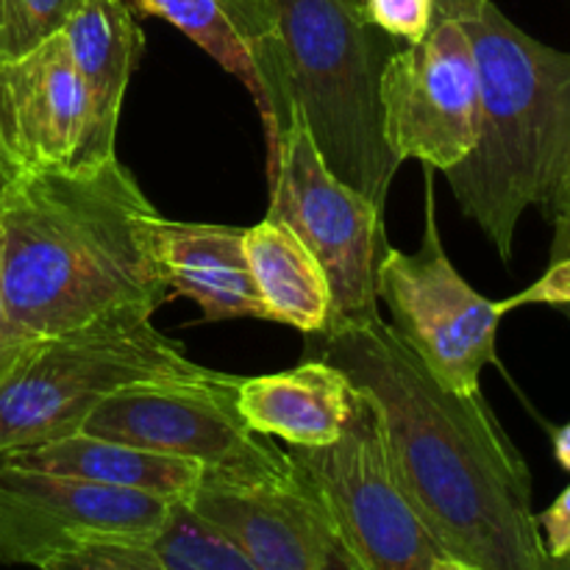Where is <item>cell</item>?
Masks as SVG:
<instances>
[{
    "mask_svg": "<svg viewBox=\"0 0 570 570\" xmlns=\"http://www.w3.org/2000/svg\"><path fill=\"white\" fill-rule=\"evenodd\" d=\"M382 421L390 468L434 543L479 570H546L532 473L482 393H451L382 312L306 337Z\"/></svg>",
    "mask_w": 570,
    "mask_h": 570,
    "instance_id": "obj_1",
    "label": "cell"
},
{
    "mask_svg": "<svg viewBox=\"0 0 570 570\" xmlns=\"http://www.w3.org/2000/svg\"><path fill=\"white\" fill-rule=\"evenodd\" d=\"M161 215L120 159L83 173H11L0 189V282L22 337L70 332L167 298Z\"/></svg>",
    "mask_w": 570,
    "mask_h": 570,
    "instance_id": "obj_2",
    "label": "cell"
},
{
    "mask_svg": "<svg viewBox=\"0 0 570 570\" xmlns=\"http://www.w3.org/2000/svg\"><path fill=\"white\" fill-rule=\"evenodd\" d=\"M460 22L476 56L479 137L443 176L510 262L523 212L543 206L570 170V53L529 37L493 0Z\"/></svg>",
    "mask_w": 570,
    "mask_h": 570,
    "instance_id": "obj_3",
    "label": "cell"
},
{
    "mask_svg": "<svg viewBox=\"0 0 570 570\" xmlns=\"http://www.w3.org/2000/svg\"><path fill=\"white\" fill-rule=\"evenodd\" d=\"M267 6L276 22V115L267 167L298 115L328 170L384 206L401 165L384 139L379 87L399 42L371 26L354 0H267Z\"/></svg>",
    "mask_w": 570,
    "mask_h": 570,
    "instance_id": "obj_4",
    "label": "cell"
},
{
    "mask_svg": "<svg viewBox=\"0 0 570 570\" xmlns=\"http://www.w3.org/2000/svg\"><path fill=\"white\" fill-rule=\"evenodd\" d=\"M150 306H120L70 332L33 337L0 367V454L81 432L100 401L156 379L209 367L154 326Z\"/></svg>",
    "mask_w": 570,
    "mask_h": 570,
    "instance_id": "obj_5",
    "label": "cell"
},
{
    "mask_svg": "<svg viewBox=\"0 0 570 570\" xmlns=\"http://www.w3.org/2000/svg\"><path fill=\"white\" fill-rule=\"evenodd\" d=\"M234 401L237 376L220 371L198 379L137 382L100 401L81 432L200 462L206 476L217 479L293 473L287 451L250 432Z\"/></svg>",
    "mask_w": 570,
    "mask_h": 570,
    "instance_id": "obj_6",
    "label": "cell"
},
{
    "mask_svg": "<svg viewBox=\"0 0 570 570\" xmlns=\"http://www.w3.org/2000/svg\"><path fill=\"white\" fill-rule=\"evenodd\" d=\"M379 301L387 304L395 337L429 376L451 393H482V371L495 362L504 317L499 301L471 287L445 254L434 212V170L426 167V228L415 254L390 245L379 267Z\"/></svg>",
    "mask_w": 570,
    "mask_h": 570,
    "instance_id": "obj_7",
    "label": "cell"
},
{
    "mask_svg": "<svg viewBox=\"0 0 570 570\" xmlns=\"http://www.w3.org/2000/svg\"><path fill=\"white\" fill-rule=\"evenodd\" d=\"M271 209L315 254L332 289L334 321L360 323L379 312V267L390 250L384 206L328 170L309 131L293 115L267 167Z\"/></svg>",
    "mask_w": 570,
    "mask_h": 570,
    "instance_id": "obj_8",
    "label": "cell"
},
{
    "mask_svg": "<svg viewBox=\"0 0 570 570\" xmlns=\"http://www.w3.org/2000/svg\"><path fill=\"white\" fill-rule=\"evenodd\" d=\"M287 454L321 495L356 570H432L445 557L395 482L382 421L360 393L340 440Z\"/></svg>",
    "mask_w": 570,
    "mask_h": 570,
    "instance_id": "obj_9",
    "label": "cell"
},
{
    "mask_svg": "<svg viewBox=\"0 0 570 570\" xmlns=\"http://www.w3.org/2000/svg\"><path fill=\"white\" fill-rule=\"evenodd\" d=\"M170 499L33 471L0 456V562L42 570L89 546H145Z\"/></svg>",
    "mask_w": 570,
    "mask_h": 570,
    "instance_id": "obj_10",
    "label": "cell"
},
{
    "mask_svg": "<svg viewBox=\"0 0 570 570\" xmlns=\"http://www.w3.org/2000/svg\"><path fill=\"white\" fill-rule=\"evenodd\" d=\"M117 126L70 59L61 33L0 59V154L11 173H83L115 159Z\"/></svg>",
    "mask_w": 570,
    "mask_h": 570,
    "instance_id": "obj_11",
    "label": "cell"
},
{
    "mask_svg": "<svg viewBox=\"0 0 570 570\" xmlns=\"http://www.w3.org/2000/svg\"><path fill=\"white\" fill-rule=\"evenodd\" d=\"M382 122L395 161L451 170L479 137V70L460 20L438 17L417 42L399 45L382 70Z\"/></svg>",
    "mask_w": 570,
    "mask_h": 570,
    "instance_id": "obj_12",
    "label": "cell"
},
{
    "mask_svg": "<svg viewBox=\"0 0 570 570\" xmlns=\"http://www.w3.org/2000/svg\"><path fill=\"white\" fill-rule=\"evenodd\" d=\"M187 501L220 527L256 570H332L343 551L321 495L298 468L267 479L206 476Z\"/></svg>",
    "mask_w": 570,
    "mask_h": 570,
    "instance_id": "obj_13",
    "label": "cell"
},
{
    "mask_svg": "<svg viewBox=\"0 0 570 570\" xmlns=\"http://www.w3.org/2000/svg\"><path fill=\"white\" fill-rule=\"evenodd\" d=\"M234 404L250 432L284 440L289 449H321L345 432L356 390L334 365L304 356L289 371L237 376Z\"/></svg>",
    "mask_w": 570,
    "mask_h": 570,
    "instance_id": "obj_14",
    "label": "cell"
},
{
    "mask_svg": "<svg viewBox=\"0 0 570 570\" xmlns=\"http://www.w3.org/2000/svg\"><path fill=\"white\" fill-rule=\"evenodd\" d=\"M156 254L170 295H184L200 306V323L262 317L256 284L245 259V228L215 223H156Z\"/></svg>",
    "mask_w": 570,
    "mask_h": 570,
    "instance_id": "obj_15",
    "label": "cell"
},
{
    "mask_svg": "<svg viewBox=\"0 0 570 570\" xmlns=\"http://www.w3.org/2000/svg\"><path fill=\"white\" fill-rule=\"evenodd\" d=\"M0 456L22 468H33V471L59 473V476L109 484V488L120 490H137V493L161 495L170 501L189 499L206 479V468L200 462L156 454V451L92 438L83 432Z\"/></svg>",
    "mask_w": 570,
    "mask_h": 570,
    "instance_id": "obj_16",
    "label": "cell"
},
{
    "mask_svg": "<svg viewBox=\"0 0 570 570\" xmlns=\"http://www.w3.org/2000/svg\"><path fill=\"white\" fill-rule=\"evenodd\" d=\"M245 259L267 321L284 323L304 337L332 328L334 309L326 273L287 223L267 215L245 228Z\"/></svg>",
    "mask_w": 570,
    "mask_h": 570,
    "instance_id": "obj_17",
    "label": "cell"
},
{
    "mask_svg": "<svg viewBox=\"0 0 570 570\" xmlns=\"http://www.w3.org/2000/svg\"><path fill=\"white\" fill-rule=\"evenodd\" d=\"M137 14L159 17L204 48L223 70L237 76L262 106L256 61L276 42L267 0H128Z\"/></svg>",
    "mask_w": 570,
    "mask_h": 570,
    "instance_id": "obj_18",
    "label": "cell"
},
{
    "mask_svg": "<svg viewBox=\"0 0 570 570\" xmlns=\"http://www.w3.org/2000/svg\"><path fill=\"white\" fill-rule=\"evenodd\" d=\"M70 59L109 122H120L122 98L145 50V33L128 0H83L61 28Z\"/></svg>",
    "mask_w": 570,
    "mask_h": 570,
    "instance_id": "obj_19",
    "label": "cell"
},
{
    "mask_svg": "<svg viewBox=\"0 0 570 570\" xmlns=\"http://www.w3.org/2000/svg\"><path fill=\"white\" fill-rule=\"evenodd\" d=\"M145 549L165 570H256L248 554L187 499L170 501Z\"/></svg>",
    "mask_w": 570,
    "mask_h": 570,
    "instance_id": "obj_20",
    "label": "cell"
},
{
    "mask_svg": "<svg viewBox=\"0 0 570 570\" xmlns=\"http://www.w3.org/2000/svg\"><path fill=\"white\" fill-rule=\"evenodd\" d=\"M83 0H3L0 6V59L20 56L59 33Z\"/></svg>",
    "mask_w": 570,
    "mask_h": 570,
    "instance_id": "obj_21",
    "label": "cell"
},
{
    "mask_svg": "<svg viewBox=\"0 0 570 570\" xmlns=\"http://www.w3.org/2000/svg\"><path fill=\"white\" fill-rule=\"evenodd\" d=\"M554 250H551V265L543 276L534 284H529L523 293L512 295V298L499 301L501 309L512 312L518 306H570V223H554Z\"/></svg>",
    "mask_w": 570,
    "mask_h": 570,
    "instance_id": "obj_22",
    "label": "cell"
},
{
    "mask_svg": "<svg viewBox=\"0 0 570 570\" xmlns=\"http://www.w3.org/2000/svg\"><path fill=\"white\" fill-rule=\"evenodd\" d=\"M362 17L387 37L417 42L438 20L434 0H362Z\"/></svg>",
    "mask_w": 570,
    "mask_h": 570,
    "instance_id": "obj_23",
    "label": "cell"
},
{
    "mask_svg": "<svg viewBox=\"0 0 570 570\" xmlns=\"http://www.w3.org/2000/svg\"><path fill=\"white\" fill-rule=\"evenodd\" d=\"M42 570H165L139 543H104L89 546L53 560Z\"/></svg>",
    "mask_w": 570,
    "mask_h": 570,
    "instance_id": "obj_24",
    "label": "cell"
},
{
    "mask_svg": "<svg viewBox=\"0 0 570 570\" xmlns=\"http://www.w3.org/2000/svg\"><path fill=\"white\" fill-rule=\"evenodd\" d=\"M540 538L551 560L570 554V484L557 495L554 504L538 515Z\"/></svg>",
    "mask_w": 570,
    "mask_h": 570,
    "instance_id": "obj_25",
    "label": "cell"
},
{
    "mask_svg": "<svg viewBox=\"0 0 570 570\" xmlns=\"http://www.w3.org/2000/svg\"><path fill=\"white\" fill-rule=\"evenodd\" d=\"M26 343L28 337H22V334L17 332L14 321H11L9 306H6V295H3V282H0V367H3L6 362L17 354V348Z\"/></svg>",
    "mask_w": 570,
    "mask_h": 570,
    "instance_id": "obj_26",
    "label": "cell"
},
{
    "mask_svg": "<svg viewBox=\"0 0 570 570\" xmlns=\"http://www.w3.org/2000/svg\"><path fill=\"white\" fill-rule=\"evenodd\" d=\"M540 209H543V215L549 217L551 223H557V220L570 223V170L562 176L560 187L554 189V195H551V198L546 200Z\"/></svg>",
    "mask_w": 570,
    "mask_h": 570,
    "instance_id": "obj_27",
    "label": "cell"
},
{
    "mask_svg": "<svg viewBox=\"0 0 570 570\" xmlns=\"http://www.w3.org/2000/svg\"><path fill=\"white\" fill-rule=\"evenodd\" d=\"M484 0H434L438 6V17H449V20H468L482 9Z\"/></svg>",
    "mask_w": 570,
    "mask_h": 570,
    "instance_id": "obj_28",
    "label": "cell"
},
{
    "mask_svg": "<svg viewBox=\"0 0 570 570\" xmlns=\"http://www.w3.org/2000/svg\"><path fill=\"white\" fill-rule=\"evenodd\" d=\"M554 456L562 468L570 473V421L566 426L554 429Z\"/></svg>",
    "mask_w": 570,
    "mask_h": 570,
    "instance_id": "obj_29",
    "label": "cell"
},
{
    "mask_svg": "<svg viewBox=\"0 0 570 570\" xmlns=\"http://www.w3.org/2000/svg\"><path fill=\"white\" fill-rule=\"evenodd\" d=\"M432 570H479V568L468 566V562H460V560H451V557H440V560L432 566Z\"/></svg>",
    "mask_w": 570,
    "mask_h": 570,
    "instance_id": "obj_30",
    "label": "cell"
},
{
    "mask_svg": "<svg viewBox=\"0 0 570 570\" xmlns=\"http://www.w3.org/2000/svg\"><path fill=\"white\" fill-rule=\"evenodd\" d=\"M332 570H356V568H354V562L348 560V554H345V551H340V554H337V560H334Z\"/></svg>",
    "mask_w": 570,
    "mask_h": 570,
    "instance_id": "obj_31",
    "label": "cell"
},
{
    "mask_svg": "<svg viewBox=\"0 0 570 570\" xmlns=\"http://www.w3.org/2000/svg\"><path fill=\"white\" fill-rule=\"evenodd\" d=\"M546 570H570V554L560 557V560H551V557H549V562H546Z\"/></svg>",
    "mask_w": 570,
    "mask_h": 570,
    "instance_id": "obj_32",
    "label": "cell"
},
{
    "mask_svg": "<svg viewBox=\"0 0 570 570\" xmlns=\"http://www.w3.org/2000/svg\"><path fill=\"white\" fill-rule=\"evenodd\" d=\"M6 181H9V167H6L3 154H0V189H3Z\"/></svg>",
    "mask_w": 570,
    "mask_h": 570,
    "instance_id": "obj_33",
    "label": "cell"
},
{
    "mask_svg": "<svg viewBox=\"0 0 570 570\" xmlns=\"http://www.w3.org/2000/svg\"><path fill=\"white\" fill-rule=\"evenodd\" d=\"M560 312H562V315H566L568 321H570V306H560Z\"/></svg>",
    "mask_w": 570,
    "mask_h": 570,
    "instance_id": "obj_34",
    "label": "cell"
},
{
    "mask_svg": "<svg viewBox=\"0 0 570 570\" xmlns=\"http://www.w3.org/2000/svg\"><path fill=\"white\" fill-rule=\"evenodd\" d=\"M354 3H360V9H362V0H354Z\"/></svg>",
    "mask_w": 570,
    "mask_h": 570,
    "instance_id": "obj_35",
    "label": "cell"
},
{
    "mask_svg": "<svg viewBox=\"0 0 570 570\" xmlns=\"http://www.w3.org/2000/svg\"><path fill=\"white\" fill-rule=\"evenodd\" d=\"M0 6H3V0H0Z\"/></svg>",
    "mask_w": 570,
    "mask_h": 570,
    "instance_id": "obj_36",
    "label": "cell"
}]
</instances>
